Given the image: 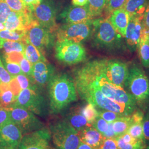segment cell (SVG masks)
Returning <instances> with one entry per match:
<instances>
[{"mask_svg": "<svg viewBox=\"0 0 149 149\" xmlns=\"http://www.w3.org/2000/svg\"><path fill=\"white\" fill-rule=\"evenodd\" d=\"M92 36L93 45L108 50L119 49L122 47V36L118 33L108 18L92 19Z\"/></svg>", "mask_w": 149, "mask_h": 149, "instance_id": "obj_4", "label": "cell"}, {"mask_svg": "<svg viewBox=\"0 0 149 149\" xmlns=\"http://www.w3.org/2000/svg\"><path fill=\"white\" fill-rule=\"evenodd\" d=\"M55 52L57 60L66 65L79 63L86 58L85 48L82 44L68 40H57Z\"/></svg>", "mask_w": 149, "mask_h": 149, "instance_id": "obj_8", "label": "cell"}, {"mask_svg": "<svg viewBox=\"0 0 149 149\" xmlns=\"http://www.w3.org/2000/svg\"><path fill=\"white\" fill-rule=\"evenodd\" d=\"M119 136L124 141V142H125L126 143L136 144L138 142L139 140H140L134 138L133 136H132L129 134L128 133V132L123 134V135Z\"/></svg>", "mask_w": 149, "mask_h": 149, "instance_id": "obj_49", "label": "cell"}, {"mask_svg": "<svg viewBox=\"0 0 149 149\" xmlns=\"http://www.w3.org/2000/svg\"><path fill=\"white\" fill-rule=\"evenodd\" d=\"M12 105L23 107L40 116L45 114V101L38 89L22 90Z\"/></svg>", "mask_w": 149, "mask_h": 149, "instance_id": "obj_11", "label": "cell"}, {"mask_svg": "<svg viewBox=\"0 0 149 149\" xmlns=\"http://www.w3.org/2000/svg\"><path fill=\"white\" fill-rule=\"evenodd\" d=\"M8 108L11 121L21 130L23 135L45 127L44 123L26 108L16 105H12Z\"/></svg>", "mask_w": 149, "mask_h": 149, "instance_id": "obj_9", "label": "cell"}, {"mask_svg": "<svg viewBox=\"0 0 149 149\" xmlns=\"http://www.w3.org/2000/svg\"><path fill=\"white\" fill-rule=\"evenodd\" d=\"M88 0H72V5L78 6H84L87 5Z\"/></svg>", "mask_w": 149, "mask_h": 149, "instance_id": "obj_53", "label": "cell"}, {"mask_svg": "<svg viewBox=\"0 0 149 149\" xmlns=\"http://www.w3.org/2000/svg\"><path fill=\"white\" fill-rule=\"evenodd\" d=\"M23 43L24 44V54L25 58L32 65H34L39 61H47L44 55L37 48L29 43L27 38Z\"/></svg>", "mask_w": 149, "mask_h": 149, "instance_id": "obj_24", "label": "cell"}, {"mask_svg": "<svg viewBox=\"0 0 149 149\" xmlns=\"http://www.w3.org/2000/svg\"><path fill=\"white\" fill-rule=\"evenodd\" d=\"M23 135L21 130L11 120L0 128V149H18Z\"/></svg>", "mask_w": 149, "mask_h": 149, "instance_id": "obj_15", "label": "cell"}, {"mask_svg": "<svg viewBox=\"0 0 149 149\" xmlns=\"http://www.w3.org/2000/svg\"><path fill=\"white\" fill-rule=\"evenodd\" d=\"M143 23L144 27L149 30V3L146 6V10L144 12Z\"/></svg>", "mask_w": 149, "mask_h": 149, "instance_id": "obj_51", "label": "cell"}, {"mask_svg": "<svg viewBox=\"0 0 149 149\" xmlns=\"http://www.w3.org/2000/svg\"><path fill=\"white\" fill-rule=\"evenodd\" d=\"M115 139L119 149H144L147 146L143 140H139L136 144H130L124 142L119 136H116Z\"/></svg>", "mask_w": 149, "mask_h": 149, "instance_id": "obj_34", "label": "cell"}, {"mask_svg": "<svg viewBox=\"0 0 149 149\" xmlns=\"http://www.w3.org/2000/svg\"><path fill=\"white\" fill-rule=\"evenodd\" d=\"M61 17L67 24L84 23L93 19L87 5L84 6H70L63 11Z\"/></svg>", "mask_w": 149, "mask_h": 149, "instance_id": "obj_19", "label": "cell"}, {"mask_svg": "<svg viewBox=\"0 0 149 149\" xmlns=\"http://www.w3.org/2000/svg\"><path fill=\"white\" fill-rule=\"evenodd\" d=\"M49 129L46 127L23 135L18 149H53Z\"/></svg>", "mask_w": 149, "mask_h": 149, "instance_id": "obj_12", "label": "cell"}, {"mask_svg": "<svg viewBox=\"0 0 149 149\" xmlns=\"http://www.w3.org/2000/svg\"><path fill=\"white\" fill-rule=\"evenodd\" d=\"M16 98L10 89L0 92V106L8 108L16 101Z\"/></svg>", "mask_w": 149, "mask_h": 149, "instance_id": "obj_33", "label": "cell"}, {"mask_svg": "<svg viewBox=\"0 0 149 149\" xmlns=\"http://www.w3.org/2000/svg\"><path fill=\"white\" fill-rule=\"evenodd\" d=\"M131 124L130 116H123L113 122V128L116 136H120L127 133Z\"/></svg>", "mask_w": 149, "mask_h": 149, "instance_id": "obj_27", "label": "cell"}, {"mask_svg": "<svg viewBox=\"0 0 149 149\" xmlns=\"http://www.w3.org/2000/svg\"><path fill=\"white\" fill-rule=\"evenodd\" d=\"M15 77L21 86L22 90H24L27 88L38 89L37 86L36 85L33 83L32 80L26 75L22 74L16 76Z\"/></svg>", "mask_w": 149, "mask_h": 149, "instance_id": "obj_36", "label": "cell"}, {"mask_svg": "<svg viewBox=\"0 0 149 149\" xmlns=\"http://www.w3.org/2000/svg\"><path fill=\"white\" fill-rule=\"evenodd\" d=\"M38 22L32 15V11L19 13L11 11L5 24L6 29L10 31H26Z\"/></svg>", "mask_w": 149, "mask_h": 149, "instance_id": "obj_17", "label": "cell"}, {"mask_svg": "<svg viewBox=\"0 0 149 149\" xmlns=\"http://www.w3.org/2000/svg\"><path fill=\"white\" fill-rule=\"evenodd\" d=\"M0 83H1V82H0Z\"/></svg>", "mask_w": 149, "mask_h": 149, "instance_id": "obj_60", "label": "cell"}, {"mask_svg": "<svg viewBox=\"0 0 149 149\" xmlns=\"http://www.w3.org/2000/svg\"><path fill=\"white\" fill-rule=\"evenodd\" d=\"M50 112L58 114L77 100L74 80L68 74H54L48 82Z\"/></svg>", "mask_w": 149, "mask_h": 149, "instance_id": "obj_2", "label": "cell"}, {"mask_svg": "<svg viewBox=\"0 0 149 149\" xmlns=\"http://www.w3.org/2000/svg\"><path fill=\"white\" fill-rule=\"evenodd\" d=\"M0 107H1V106H0Z\"/></svg>", "mask_w": 149, "mask_h": 149, "instance_id": "obj_59", "label": "cell"}, {"mask_svg": "<svg viewBox=\"0 0 149 149\" xmlns=\"http://www.w3.org/2000/svg\"><path fill=\"white\" fill-rule=\"evenodd\" d=\"M77 149H93L90 145L85 144L82 141L80 142V145H79Z\"/></svg>", "mask_w": 149, "mask_h": 149, "instance_id": "obj_54", "label": "cell"}, {"mask_svg": "<svg viewBox=\"0 0 149 149\" xmlns=\"http://www.w3.org/2000/svg\"><path fill=\"white\" fill-rule=\"evenodd\" d=\"M143 129L144 142L146 145H149V109L144 115L143 122Z\"/></svg>", "mask_w": 149, "mask_h": 149, "instance_id": "obj_44", "label": "cell"}, {"mask_svg": "<svg viewBox=\"0 0 149 149\" xmlns=\"http://www.w3.org/2000/svg\"><path fill=\"white\" fill-rule=\"evenodd\" d=\"M11 120L8 108L0 107V128Z\"/></svg>", "mask_w": 149, "mask_h": 149, "instance_id": "obj_45", "label": "cell"}, {"mask_svg": "<svg viewBox=\"0 0 149 149\" xmlns=\"http://www.w3.org/2000/svg\"></svg>", "mask_w": 149, "mask_h": 149, "instance_id": "obj_58", "label": "cell"}, {"mask_svg": "<svg viewBox=\"0 0 149 149\" xmlns=\"http://www.w3.org/2000/svg\"><path fill=\"white\" fill-rule=\"evenodd\" d=\"M25 57L24 53L13 52L3 54V60L7 63L20 64L22 60Z\"/></svg>", "mask_w": 149, "mask_h": 149, "instance_id": "obj_38", "label": "cell"}, {"mask_svg": "<svg viewBox=\"0 0 149 149\" xmlns=\"http://www.w3.org/2000/svg\"><path fill=\"white\" fill-rule=\"evenodd\" d=\"M33 16L38 23L52 33L56 32L58 26L56 23L55 10L52 2L45 1L32 10Z\"/></svg>", "mask_w": 149, "mask_h": 149, "instance_id": "obj_13", "label": "cell"}, {"mask_svg": "<svg viewBox=\"0 0 149 149\" xmlns=\"http://www.w3.org/2000/svg\"><path fill=\"white\" fill-rule=\"evenodd\" d=\"M74 74L79 75L90 81L109 99L136 109V103L133 97L124 88L114 85L107 80L100 71L95 60L76 70Z\"/></svg>", "mask_w": 149, "mask_h": 149, "instance_id": "obj_1", "label": "cell"}, {"mask_svg": "<svg viewBox=\"0 0 149 149\" xmlns=\"http://www.w3.org/2000/svg\"><path fill=\"white\" fill-rule=\"evenodd\" d=\"M143 17H132L129 21L125 33V40L128 49L135 52L138 46L143 29Z\"/></svg>", "mask_w": 149, "mask_h": 149, "instance_id": "obj_16", "label": "cell"}, {"mask_svg": "<svg viewBox=\"0 0 149 149\" xmlns=\"http://www.w3.org/2000/svg\"><path fill=\"white\" fill-rule=\"evenodd\" d=\"M127 132L134 138L144 140L143 123L132 124Z\"/></svg>", "mask_w": 149, "mask_h": 149, "instance_id": "obj_35", "label": "cell"}, {"mask_svg": "<svg viewBox=\"0 0 149 149\" xmlns=\"http://www.w3.org/2000/svg\"><path fill=\"white\" fill-rule=\"evenodd\" d=\"M108 124L109 123L106 122L103 118L98 116L96 118V120L92 124V126L100 132L101 133H104L106 132L108 128Z\"/></svg>", "mask_w": 149, "mask_h": 149, "instance_id": "obj_42", "label": "cell"}, {"mask_svg": "<svg viewBox=\"0 0 149 149\" xmlns=\"http://www.w3.org/2000/svg\"><path fill=\"white\" fill-rule=\"evenodd\" d=\"M106 1L107 0H88L87 6L92 19L101 16Z\"/></svg>", "mask_w": 149, "mask_h": 149, "instance_id": "obj_28", "label": "cell"}, {"mask_svg": "<svg viewBox=\"0 0 149 149\" xmlns=\"http://www.w3.org/2000/svg\"><path fill=\"white\" fill-rule=\"evenodd\" d=\"M23 1L26 3L27 7L29 8V9L32 11L34 8L39 5L42 2L43 0H23Z\"/></svg>", "mask_w": 149, "mask_h": 149, "instance_id": "obj_52", "label": "cell"}, {"mask_svg": "<svg viewBox=\"0 0 149 149\" xmlns=\"http://www.w3.org/2000/svg\"><path fill=\"white\" fill-rule=\"evenodd\" d=\"M0 38L7 40L17 41L24 43L27 38V31L4 29L0 31Z\"/></svg>", "mask_w": 149, "mask_h": 149, "instance_id": "obj_26", "label": "cell"}, {"mask_svg": "<svg viewBox=\"0 0 149 149\" xmlns=\"http://www.w3.org/2000/svg\"><path fill=\"white\" fill-rule=\"evenodd\" d=\"M109 19L116 31L123 37L125 38L126 29L129 21L128 12L124 8L119 9L114 11Z\"/></svg>", "mask_w": 149, "mask_h": 149, "instance_id": "obj_21", "label": "cell"}, {"mask_svg": "<svg viewBox=\"0 0 149 149\" xmlns=\"http://www.w3.org/2000/svg\"><path fill=\"white\" fill-rule=\"evenodd\" d=\"M92 31V19L84 23L66 24L58 28L56 37L58 40H68L80 43L90 37Z\"/></svg>", "mask_w": 149, "mask_h": 149, "instance_id": "obj_10", "label": "cell"}, {"mask_svg": "<svg viewBox=\"0 0 149 149\" xmlns=\"http://www.w3.org/2000/svg\"><path fill=\"white\" fill-rule=\"evenodd\" d=\"M49 130L54 145L58 149H77L81 140L79 132L64 119L50 125Z\"/></svg>", "mask_w": 149, "mask_h": 149, "instance_id": "obj_6", "label": "cell"}, {"mask_svg": "<svg viewBox=\"0 0 149 149\" xmlns=\"http://www.w3.org/2000/svg\"><path fill=\"white\" fill-rule=\"evenodd\" d=\"M103 135L105 138H115L117 136L113 128V123H109L108 130L106 132L103 134Z\"/></svg>", "mask_w": 149, "mask_h": 149, "instance_id": "obj_50", "label": "cell"}, {"mask_svg": "<svg viewBox=\"0 0 149 149\" xmlns=\"http://www.w3.org/2000/svg\"><path fill=\"white\" fill-rule=\"evenodd\" d=\"M128 0H107L104 8V15L108 18L116 10L123 8Z\"/></svg>", "mask_w": 149, "mask_h": 149, "instance_id": "obj_30", "label": "cell"}, {"mask_svg": "<svg viewBox=\"0 0 149 149\" xmlns=\"http://www.w3.org/2000/svg\"><path fill=\"white\" fill-rule=\"evenodd\" d=\"M8 86L10 90L12 92V93H13L14 96H15L17 99V97L18 96L19 93L22 90L15 77L9 82Z\"/></svg>", "mask_w": 149, "mask_h": 149, "instance_id": "obj_47", "label": "cell"}, {"mask_svg": "<svg viewBox=\"0 0 149 149\" xmlns=\"http://www.w3.org/2000/svg\"><path fill=\"white\" fill-rule=\"evenodd\" d=\"M3 40V39H1V38H0V49H1V44H2V42Z\"/></svg>", "mask_w": 149, "mask_h": 149, "instance_id": "obj_55", "label": "cell"}, {"mask_svg": "<svg viewBox=\"0 0 149 149\" xmlns=\"http://www.w3.org/2000/svg\"><path fill=\"white\" fill-rule=\"evenodd\" d=\"M1 49H2L4 54L9 53L13 52H18L24 53V44L21 42L11 41L3 40Z\"/></svg>", "mask_w": 149, "mask_h": 149, "instance_id": "obj_29", "label": "cell"}, {"mask_svg": "<svg viewBox=\"0 0 149 149\" xmlns=\"http://www.w3.org/2000/svg\"><path fill=\"white\" fill-rule=\"evenodd\" d=\"M125 87L136 104L145 107L149 102V81L143 69L136 64L128 71Z\"/></svg>", "mask_w": 149, "mask_h": 149, "instance_id": "obj_5", "label": "cell"}, {"mask_svg": "<svg viewBox=\"0 0 149 149\" xmlns=\"http://www.w3.org/2000/svg\"><path fill=\"white\" fill-rule=\"evenodd\" d=\"M100 149H119L115 138H105Z\"/></svg>", "mask_w": 149, "mask_h": 149, "instance_id": "obj_46", "label": "cell"}, {"mask_svg": "<svg viewBox=\"0 0 149 149\" xmlns=\"http://www.w3.org/2000/svg\"><path fill=\"white\" fill-rule=\"evenodd\" d=\"M144 112L141 110L134 111V112L130 115L132 124L133 123H143L144 120Z\"/></svg>", "mask_w": 149, "mask_h": 149, "instance_id": "obj_48", "label": "cell"}, {"mask_svg": "<svg viewBox=\"0 0 149 149\" xmlns=\"http://www.w3.org/2000/svg\"><path fill=\"white\" fill-rule=\"evenodd\" d=\"M149 31L143 26L141 38L139 43V55L144 67H149Z\"/></svg>", "mask_w": 149, "mask_h": 149, "instance_id": "obj_22", "label": "cell"}, {"mask_svg": "<svg viewBox=\"0 0 149 149\" xmlns=\"http://www.w3.org/2000/svg\"><path fill=\"white\" fill-rule=\"evenodd\" d=\"M64 119L79 132L81 131L86 127L92 126L91 124L88 123L85 117L81 113L80 110L70 113Z\"/></svg>", "mask_w": 149, "mask_h": 149, "instance_id": "obj_25", "label": "cell"}, {"mask_svg": "<svg viewBox=\"0 0 149 149\" xmlns=\"http://www.w3.org/2000/svg\"><path fill=\"white\" fill-rule=\"evenodd\" d=\"M74 77L76 88L81 98L95 107L116 112L124 116H130L136 109L107 97L94 84L79 75L74 74Z\"/></svg>", "mask_w": 149, "mask_h": 149, "instance_id": "obj_3", "label": "cell"}, {"mask_svg": "<svg viewBox=\"0 0 149 149\" xmlns=\"http://www.w3.org/2000/svg\"><path fill=\"white\" fill-rule=\"evenodd\" d=\"M11 11L5 0H0V23H5Z\"/></svg>", "mask_w": 149, "mask_h": 149, "instance_id": "obj_40", "label": "cell"}, {"mask_svg": "<svg viewBox=\"0 0 149 149\" xmlns=\"http://www.w3.org/2000/svg\"><path fill=\"white\" fill-rule=\"evenodd\" d=\"M52 33L47 28L40 26L38 22H36L27 30V38L29 43L44 54L45 50L51 47L53 43Z\"/></svg>", "mask_w": 149, "mask_h": 149, "instance_id": "obj_14", "label": "cell"}, {"mask_svg": "<svg viewBox=\"0 0 149 149\" xmlns=\"http://www.w3.org/2000/svg\"><path fill=\"white\" fill-rule=\"evenodd\" d=\"M19 64L23 74L26 75L32 80L33 65H32L25 57L22 60Z\"/></svg>", "mask_w": 149, "mask_h": 149, "instance_id": "obj_43", "label": "cell"}, {"mask_svg": "<svg viewBox=\"0 0 149 149\" xmlns=\"http://www.w3.org/2000/svg\"><path fill=\"white\" fill-rule=\"evenodd\" d=\"M102 74L114 85L124 88L128 76V64L118 59H97Z\"/></svg>", "mask_w": 149, "mask_h": 149, "instance_id": "obj_7", "label": "cell"}, {"mask_svg": "<svg viewBox=\"0 0 149 149\" xmlns=\"http://www.w3.org/2000/svg\"><path fill=\"white\" fill-rule=\"evenodd\" d=\"M2 62L6 70L13 76L15 77L18 74H23L20 65L19 64L12 63H7L3 60L2 61Z\"/></svg>", "mask_w": 149, "mask_h": 149, "instance_id": "obj_41", "label": "cell"}, {"mask_svg": "<svg viewBox=\"0 0 149 149\" xmlns=\"http://www.w3.org/2000/svg\"><path fill=\"white\" fill-rule=\"evenodd\" d=\"M11 10L19 13H28L31 10L29 9L23 0H5Z\"/></svg>", "mask_w": 149, "mask_h": 149, "instance_id": "obj_32", "label": "cell"}, {"mask_svg": "<svg viewBox=\"0 0 149 149\" xmlns=\"http://www.w3.org/2000/svg\"><path fill=\"white\" fill-rule=\"evenodd\" d=\"M57 149V148H56V149Z\"/></svg>", "mask_w": 149, "mask_h": 149, "instance_id": "obj_57", "label": "cell"}, {"mask_svg": "<svg viewBox=\"0 0 149 149\" xmlns=\"http://www.w3.org/2000/svg\"><path fill=\"white\" fill-rule=\"evenodd\" d=\"M149 0H128L124 9L128 12L129 18L143 17Z\"/></svg>", "mask_w": 149, "mask_h": 149, "instance_id": "obj_23", "label": "cell"}, {"mask_svg": "<svg viewBox=\"0 0 149 149\" xmlns=\"http://www.w3.org/2000/svg\"><path fill=\"white\" fill-rule=\"evenodd\" d=\"M14 77H15L11 75L6 69L0 56V82L9 84Z\"/></svg>", "mask_w": 149, "mask_h": 149, "instance_id": "obj_39", "label": "cell"}, {"mask_svg": "<svg viewBox=\"0 0 149 149\" xmlns=\"http://www.w3.org/2000/svg\"><path fill=\"white\" fill-rule=\"evenodd\" d=\"M98 116L103 118L108 123L114 122V121L117 120L118 119L122 117L123 116H124L122 114L117 113L116 112L104 109H101L100 111H98Z\"/></svg>", "mask_w": 149, "mask_h": 149, "instance_id": "obj_37", "label": "cell"}, {"mask_svg": "<svg viewBox=\"0 0 149 149\" xmlns=\"http://www.w3.org/2000/svg\"><path fill=\"white\" fill-rule=\"evenodd\" d=\"M81 141L87 144L93 149H100L105 138L92 125L79 132Z\"/></svg>", "mask_w": 149, "mask_h": 149, "instance_id": "obj_20", "label": "cell"}, {"mask_svg": "<svg viewBox=\"0 0 149 149\" xmlns=\"http://www.w3.org/2000/svg\"><path fill=\"white\" fill-rule=\"evenodd\" d=\"M80 112L85 117L88 123L91 125H92L96 120V118L98 117V113L96 107L89 103L82 108Z\"/></svg>", "mask_w": 149, "mask_h": 149, "instance_id": "obj_31", "label": "cell"}, {"mask_svg": "<svg viewBox=\"0 0 149 149\" xmlns=\"http://www.w3.org/2000/svg\"><path fill=\"white\" fill-rule=\"evenodd\" d=\"M144 149H149V145H148Z\"/></svg>", "mask_w": 149, "mask_h": 149, "instance_id": "obj_56", "label": "cell"}, {"mask_svg": "<svg viewBox=\"0 0 149 149\" xmlns=\"http://www.w3.org/2000/svg\"><path fill=\"white\" fill-rule=\"evenodd\" d=\"M54 74V68L48 61H39L33 65L32 80L38 87L48 84Z\"/></svg>", "mask_w": 149, "mask_h": 149, "instance_id": "obj_18", "label": "cell"}]
</instances>
